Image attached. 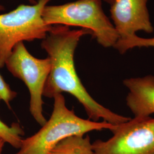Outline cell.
<instances>
[{
	"label": "cell",
	"mask_w": 154,
	"mask_h": 154,
	"mask_svg": "<svg viewBox=\"0 0 154 154\" xmlns=\"http://www.w3.org/2000/svg\"><path fill=\"white\" fill-rule=\"evenodd\" d=\"M91 32L88 29L71 30L69 26L53 25L41 42V47L51 61V70L45 85L43 96L54 98L56 95L67 93L82 105L88 119H100L117 125L131 118L121 116L105 107L91 97L78 76L74 65V53L81 38Z\"/></svg>",
	"instance_id": "obj_1"
},
{
	"label": "cell",
	"mask_w": 154,
	"mask_h": 154,
	"mask_svg": "<svg viewBox=\"0 0 154 154\" xmlns=\"http://www.w3.org/2000/svg\"><path fill=\"white\" fill-rule=\"evenodd\" d=\"M53 110L49 119L38 131L22 139L16 154H49L62 140L72 135H85L92 131L107 129L111 131L116 125L107 122H95L81 118L66 106L62 94L54 97Z\"/></svg>",
	"instance_id": "obj_2"
},
{
	"label": "cell",
	"mask_w": 154,
	"mask_h": 154,
	"mask_svg": "<svg viewBox=\"0 0 154 154\" xmlns=\"http://www.w3.org/2000/svg\"><path fill=\"white\" fill-rule=\"evenodd\" d=\"M42 18L49 26L62 25L88 29L104 48L114 47L119 38L113 23L103 11L102 0H77L59 5H47Z\"/></svg>",
	"instance_id": "obj_3"
},
{
	"label": "cell",
	"mask_w": 154,
	"mask_h": 154,
	"mask_svg": "<svg viewBox=\"0 0 154 154\" xmlns=\"http://www.w3.org/2000/svg\"><path fill=\"white\" fill-rule=\"evenodd\" d=\"M51 0H38L31 5H20L13 11L0 14V69L18 43L44 39L52 26L42 18L45 7Z\"/></svg>",
	"instance_id": "obj_4"
},
{
	"label": "cell",
	"mask_w": 154,
	"mask_h": 154,
	"mask_svg": "<svg viewBox=\"0 0 154 154\" xmlns=\"http://www.w3.org/2000/svg\"><path fill=\"white\" fill-rule=\"evenodd\" d=\"M5 66L14 77L21 79L27 86L30 94V112L42 126L47 121L43 112L42 97L51 70L49 58H35L29 52L23 42H21L13 49Z\"/></svg>",
	"instance_id": "obj_5"
},
{
	"label": "cell",
	"mask_w": 154,
	"mask_h": 154,
	"mask_svg": "<svg viewBox=\"0 0 154 154\" xmlns=\"http://www.w3.org/2000/svg\"><path fill=\"white\" fill-rule=\"evenodd\" d=\"M107 140L92 143L94 154H154V118H130L116 125Z\"/></svg>",
	"instance_id": "obj_6"
},
{
	"label": "cell",
	"mask_w": 154,
	"mask_h": 154,
	"mask_svg": "<svg viewBox=\"0 0 154 154\" xmlns=\"http://www.w3.org/2000/svg\"><path fill=\"white\" fill-rule=\"evenodd\" d=\"M148 0H115L110 14L119 38L136 35L139 31L153 33L154 28L147 9Z\"/></svg>",
	"instance_id": "obj_7"
},
{
	"label": "cell",
	"mask_w": 154,
	"mask_h": 154,
	"mask_svg": "<svg viewBox=\"0 0 154 154\" xmlns=\"http://www.w3.org/2000/svg\"><path fill=\"white\" fill-rule=\"evenodd\" d=\"M123 83L128 90L127 106L134 118L148 117L154 114V75L126 78Z\"/></svg>",
	"instance_id": "obj_8"
},
{
	"label": "cell",
	"mask_w": 154,
	"mask_h": 154,
	"mask_svg": "<svg viewBox=\"0 0 154 154\" xmlns=\"http://www.w3.org/2000/svg\"><path fill=\"white\" fill-rule=\"evenodd\" d=\"M49 154H94L88 135H72L62 140Z\"/></svg>",
	"instance_id": "obj_9"
},
{
	"label": "cell",
	"mask_w": 154,
	"mask_h": 154,
	"mask_svg": "<svg viewBox=\"0 0 154 154\" xmlns=\"http://www.w3.org/2000/svg\"><path fill=\"white\" fill-rule=\"evenodd\" d=\"M24 135L25 132L19 123H13L8 126L0 119V137L6 143H9L14 148L19 149Z\"/></svg>",
	"instance_id": "obj_10"
},
{
	"label": "cell",
	"mask_w": 154,
	"mask_h": 154,
	"mask_svg": "<svg viewBox=\"0 0 154 154\" xmlns=\"http://www.w3.org/2000/svg\"><path fill=\"white\" fill-rule=\"evenodd\" d=\"M113 48L121 54L135 48H154V37L146 38L139 37L137 35L129 36L119 39Z\"/></svg>",
	"instance_id": "obj_11"
},
{
	"label": "cell",
	"mask_w": 154,
	"mask_h": 154,
	"mask_svg": "<svg viewBox=\"0 0 154 154\" xmlns=\"http://www.w3.org/2000/svg\"><path fill=\"white\" fill-rule=\"evenodd\" d=\"M17 95L16 92L11 90L0 74V101H4L6 105L10 107V102L16 97Z\"/></svg>",
	"instance_id": "obj_12"
},
{
	"label": "cell",
	"mask_w": 154,
	"mask_h": 154,
	"mask_svg": "<svg viewBox=\"0 0 154 154\" xmlns=\"http://www.w3.org/2000/svg\"><path fill=\"white\" fill-rule=\"evenodd\" d=\"M5 143V140L2 138L0 137V154H2V153L3 149H4V145Z\"/></svg>",
	"instance_id": "obj_13"
},
{
	"label": "cell",
	"mask_w": 154,
	"mask_h": 154,
	"mask_svg": "<svg viewBox=\"0 0 154 154\" xmlns=\"http://www.w3.org/2000/svg\"><path fill=\"white\" fill-rule=\"evenodd\" d=\"M105 2H106V3H107V4H110V5L114 2V1H115V0H103Z\"/></svg>",
	"instance_id": "obj_14"
},
{
	"label": "cell",
	"mask_w": 154,
	"mask_h": 154,
	"mask_svg": "<svg viewBox=\"0 0 154 154\" xmlns=\"http://www.w3.org/2000/svg\"><path fill=\"white\" fill-rule=\"evenodd\" d=\"M28 1L30 3V4H35L37 2L36 0H28Z\"/></svg>",
	"instance_id": "obj_15"
},
{
	"label": "cell",
	"mask_w": 154,
	"mask_h": 154,
	"mask_svg": "<svg viewBox=\"0 0 154 154\" xmlns=\"http://www.w3.org/2000/svg\"><path fill=\"white\" fill-rule=\"evenodd\" d=\"M4 10H5L4 6L0 4V11H4Z\"/></svg>",
	"instance_id": "obj_16"
}]
</instances>
